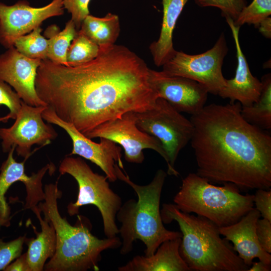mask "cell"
<instances>
[{
	"label": "cell",
	"instance_id": "obj_33",
	"mask_svg": "<svg viewBox=\"0 0 271 271\" xmlns=\"http://www.w3.org/2000/svg\"><path fill=\"white\" fill-rule=\"evenodd\" d=\"M256 234L262 249L271 253V221L259 218L256 224Z\"/></svg>",
	"mask_w": 271,
	"mask_h": 271
},
{
	"label": "cell",
	"instance_id": "obj_20",
	"mask_svg": "<svg viewBox=\"0 0 271 271\" xmlns=\"http://www.w3.org/2000/svg\"><path fill=\"white\" fill-rule=\"evenodd\" d=\"M188 0H162L163 16L159 39L149 49L155 64L162 66L175 54L173 33L178 19Z\"/></svg>",
	"mask_w": 271,
	"mask_h": 271
},
{
	"label": "cell",
	"instance_id": "obj_28",
	"mask_svg": "<svg viewBox=\"0 0 271 271\" xmlns=\"http://www.w3.org/2000/svg\"><path fill=\"white\" fill-rule=\"evenodd\" d=\"M201 7H213L218 8L224 17H229L234 21L247 6L246 0H195Z\"/></svg>",
	"mask_w": 271,
	"mask_h": 271
},
{
	"label": "cell",
	"instance_id": "obj_38",
	"mask_svg": "<svg viewBox=\"0 0 271 271\" xmlns=\"http://www.w3.org/2000/svg\"><path fill=\"white\" fill-rule=\"evenodd\" d=\"M10 118V117L8 114L5 116L0 117V122H7Z\"/></svg>",
	"mask_w": 271,
	"mask_h": 271
},
{
	"label": "cell",
	"instance_id": "obj_15",
	"mask_svg": "<svg viewBox=\"0 0 271 271\" xmlns=\"http://www.w3.org/2000/svg\"><path fill=\"white\" fill-rule=\"evenodd\" d=\"M16 147H12L8 158L2 164L0 171V218L10 220V208L6 201V193L14 183L21 181L25 185L26 190V202L24 208L31 209L37 206L45 199V192L42 188V179L47 171L52 174L55 170L53 164H47L37 173L28 176L25 171V162H17L14 158Z\"/></svg>",
	"mask_w": 271,
	"mask_h": 271
},
{
	"label": "cell",
	"instance_id": "obj_21",
	"mask_svg": "<svg viewBox=\"0 0 271 271\" xmlns=\"http://www.w3.org/2000/svg\"><path fill=\"white\" fill-rule=\"evenodd\" d=\"M38 219L41 231L38 232L32 225L36 234V238L26 239L28 249L26 252L27 259L31 271H42L46 261L55 254L56 248V235L51 222L46 218L43 219L41 211L38 205L32 209Z\"/></svg>",
	"mask_w": 271,
	"mask_h": 271
},
{
	"label": "cell",
	"instance_id": "obj_35",
	"mask_svg": "<svg viewBox=\"0 0 271 271\" xmlns=\"http://www.w3.org/2000/svg\"><path fill=\"white\" fill-rule=\"evenodd\" d=\"M258 28L259 32L265 37L270 39L271 37V18L268 17L259 23Z\"/></svg>",
	"mask_w": 271,
	"mask_h": 271
},
{
	"label": "cell",
	"instance_id": "obj_24",
	"mask_svg": "<svg viewBox=\"0 0 271 271\" xmlns=\"http://www.w3.org/2000/svg\"><path fill=\"white\" fill-rule=\"evenodd\" d=\"M78 31L71 20L61 31L56 26L49 27L45 32L49 38L47 59L57 64L67 65V50Z\"/></svg>",
	"mask_w": 271,
	"mask_h": 271
},
{
	"label": "cell",
	"instance_id": "obj_1",
	"mask_svg": "<svg viewBox=\"0 0 271 271\" xmlns=\"http://www.w3.org/2000/svg\"><path fill=\"white\" fill-rule=\"evenodd\" d=\"M149 70L136 53L114 44L99 48L95 58L78 65L42 60L35 87L60 118L84 134L127 112L153 108L158 97Z\"/></svg>",
	"mask_w": 271,
	"mask_h": 271
},
{
	"label": "cell",
	"instance_id": "obj_4",
	"mask_svg": "<svg viewBox=\"0 0 271 271\" xmlns=\"http://www.w3.org/2000/svg\"><path fill=\"white\" fill-rule=\"evenodd\" d=\"M114 167L117 179L130 186L138 196L137 200L125 201L116 214V218L121 223L118 229L122 239L120 253H129L133 242L139 239L146 246L145 255L150 256L163 242L182 237L181 232L164 226L161 215V196L167 173L158 170L149 184L139 185L131 181L116 163Z\"/></svg>",
	"mask_w": 271,
	"mask_h": 271
},
{
	"label": "cell",
	"instance_id": "obj_14",
	"mask_svg": "<svg viewBox=\"0 0 271 271\" xmlns=\"http://www.w3.org/2000/svg\"><path fill=\"white\" fill-rule=\"evenodd\" d=\"M149 79L158 98L165 99L180 112L194 115L205 106L208 92L195 80L151 69Z\"/></svg>",
	"mask_w": 271,
	"mask_h": 271
},
{
	"label": "cell",
	"instance_id": "obj_8",
	"mask_svg": "<svg viewBox=\"0 0 271 271\" xmlns=\"http://www.w3.org/2000/svg\"><path fill=\"white\" fill-rule=\"evenodd\" d=\"M133 114L139 128L161 143L169 160V175L177 177L179 173L174 167L175 162L180 151L190 141L194 131L190 119L160 97L153 108Z\"/></svg>",
	"mask_w": 271,
	"mask_h": 271
},
{
	"label": "cell",
	"instance_id": "obj_23",
	"mask_svg": "<svg viewBox=\"0 0 271 271\" xmlns=\"http://www.w3.org/2000/svg\"><path fill=\"white\" fill-rule=\"evenodd\" d=\"M262 88L258 99L249 106H241V114L249 123L268 130L271 128V75L261 78Z\"/></svg>",
	"mask_w": 271,
	"mask_h": 271
},
{
	"label": "cell",
	"instance_id": "obj_19",
	"mask_svg": "<svg viewBox=\"0 0 271 271\" xmlns=\"http://www.w3.org/2000/svg\"><path fill=\"white\" fill-rule=\"evenodd\" d=\"M181 237L163 242L151 255H137L119 271H191L181 257L179 247Z\"/></svg>",
	"mask_w": 271,
	"mask_h": 271
},
{
	"label": "cell",
	"instance_id": "obj_29",
	"mask_svg": "<svg viewBox=\"0 0 271 271\" xmlns=\"http://www.w3.org/2000/svg\"><path fill=\"white\" fill-rule=\"evenodd\" d=\"M26 239V235L6 242L0 239V270H4L12 261L22 254Z\"/></svg>",
	"mask_w": 271,
	"mask_h": 271
},
{
	"label": "cell",
	"instance_id": "obj_30",
	"mask_svg": "<svg viewBox=\"0 0 271 271\" xmlns=\"http://www.w3.org/2000/svg\"><path fill=\"white\" fill-rule=\"evenodd\" d=\"M22 100L16 91L6 82L0 79V105L6 106L10 110L8 114L15 119L22 105Z\"/></svg>",
	"mask_w": 271,
	"mask_h": 271
},
{
	"label": "cell",
	"instance_id": "obj_27",
	"mask_svg": "<svg viewBox=\"0 0 271 271\" xmlns=\"http://www.w3.org/2000/svg\"><path fill=\"white\" fill-rule=\"evenodd\" d=\"M270 15L271 0H253L249 6L243 8L233 22L239 27L247 24L258 28L260 22Z\"/></svg>",
	"mask_w": 271,
	"mask_h": 271
},
{
	"label": "cell",
	"instance_id": "obj_34",
	"mask_svg": "<svg viewBox=\"0 0 271 271\" xmlns=\"http://www.w3.org/2000/svg\"><path fill=\"white\" fill-rule=\"evenodd\" d=\"M5 271H31L27 259L26 252L16 258V261L9 264Z\"/></svg>",
	"mask_w": 271,
	"mask_h": 271
},
{
	"label": "cell",
	"instance_id": "obj_6",
	"mask_svg": "<svg viewBox=\"0 0 271 271\" xmlns=\"http://www.w3.org/2000/svg\"><path fill=\"white\" fill-rule=\"evenodd\" d=\"M173 201L182 212L204 217L219 227L236 223L254 207L253 195L240 193L231 183L215 186L193 173L182 180Z\"/></svg>",
	"mask_w": 271,
	"mask_h": 271
},
{
	"label": "cell",
	"instance_id": "obj_7",
	"mask_svg": "<svg viewBox=\"0 0 271 271\" xmlns=\"http://www.w3.org/2000/svg\"><path fill=\"white\" fill-rule=\"evenodd\" d=\"M59 171L61 175L68 174L72 176L78 186L76 201L67 206L69 215L78 214L83 206L94 205L101 214L106 237L116 236L119 228L116 223V216L122 204V200L110 188L107 177L94 172L80 157L71 156L62 160Z\"/></svg>",
	"mask_w": 271,
	"mask_h": 271
},
{
	"label": "cell",
	"instance_id": "obj_25",
	"mask_svg": "<svg viewBox=\"0 0 271 271\" xmlns=\"http://www.w3.org/2000/svg\"><path fill=\"white\" fill-rule=\"evenodd\" d=\"M99 52V46L78 30L67 50V65L76 66L90 61L97 56Z\"/></svg>",
	"mask_w": 271,
	"mask_h": 271
},
{
	"label": "cell",
	"instance_id": "obj_17",
	"mask_svg": "<svg viewBox=\"0 0 271 271\" xmlns=\"http://www.w3.org/2000/svg\"><path fill=\"white\" fill-rule=\"evenodd\" d=\"M260 213L253 208L236 223L219 227L221 235L232 243L234 250L243 262L250 267L254 258L271 264V255L260 246L256 234Z\"/></svg>",
	"mask_w": 271,
	"mask_h": 271
},
{
	"label": "cell",
	"instance_id": "obj_16",
	"mask_svg": "<svg viewBox=\"0 0 271 271\" xmlns=\"http://www.w3.org/2000/svg\"><path fill=\"white\" fill-rule=\"evenodd\" d=\"M41 61L25 56L15 47L0 55V79L12 86L23 101L33 106H47L38 96L35 87Z\"/></svg>",
	"mask_w": 271,
	"mask_h": 271
},
{
	"label": "cell",
	"instance_id": "obj_9",
	"mask_svg": "<svg viewBox=\"0 0 271 271\" xmlns=\"http://www.w3.org/2000/svg\"><path fill=\"white\" fill-rule=\"evenodd\" d=\"M228 50L225 35L222 33L213 47L203 53L190 55L176 51L162 66V71L169 75L195 80L208 93L218 95L226 84L222 67Z\"/></svg>",
	"mask_w": 271,
	"mask_h": 271
},
{
	"label": "cell",
	"instance_id": "obj_31",
	"mask_svg": "<svg viewBox=\"0 0 271 271\" xmlns=\"http://www.w3.org/2000/svg\"><path fill=\"white\" fill-rule=\"evenodd\" d=\"M91 0H63L64 9L71 14V20L77 30L80 29L85 18L89 15V3Z\"/></svg>",
	"mask_w": 271,
	"mask_h": 271
},
{
	"label": "cell",
	"instance_id": "obj_2",
	"mask_svg": "<svg viewBox=\"0 0 271 271\" xmlns=\"http://www.w3.org/2000/svg\"><path fill=\"white\" fill-rule=\"evenodd\" d=\"M239 102L212 103L192 115L198 175L240 190L271 187V136L246 121Z\"/></svg>",
	"mask_w": 271,
	"mask_h": 271
},
{
	"label": "cell",
	"instance_id": "obj_36",
	"mask_svg": "<svg viewBox=\"0 0 271 271\" xmlns=\"http://www.w3.org/2000/svg\"><path fill=\"white\" fill-rule=\"evenodd\" d=\"M270 264L259 260L258 261H253L248 271H270Z\"/></svg>",
	"mask_w": 271,
	"mask_h": 271
},
{
	"label": "cell",
	"instance_id": "obj_13",
	"mask_svg": "<svg viewBox=\"0 0 271 271\" xmlns=\"http://www.w3.org/2000/svg\"><path fill=\"white\" fill-rule=\"evenodd\" d=\"M63 0H53L40 8L30 6L26 0L12 6L0 3V44L6 48L14 47L19 37L40 27L45 20L64 14Z\"/></svg>",
	"mask_w": 271,
	"mask_h": 271
},
{
	"label": "cell",
	"instance_id": "obj_32",
	"mask_svg": "<svg viewBox=\"0 0 271 271\" xmlns=\"http://www.w3.org/2000/svg\"><path fill=\"white\" fill-rule=\"evenodd\" d=\"M253 202L260 216L271 221V189H256Z\"/></svg>",
	"mask_w": 271,
	"mask_h": 271
},
{
	"label": "cell",
	"instance_id": "obj_12",
	"mask_svg": "<svg viewBox=\"0 0 271 271\" xmlns=\"http://www.w3.org/2000/svg\"><path fill=\"white\" fill-rule=\"evenodd\" d=\"M42 116L48 123L60 126L68 133L72 142V150L69 156L76 155L91 161L102 170L109 181L117 180L115 163L118 162L120 169H123L120 147L104 138H100L99 143L93 142L72 124L60 118L48 106L43 111Z\"/></svg>",
	"mask_w": 271,
	"mask_h": 271
},
{
	"label": "cell",
	"instance_id": "obj_3",
	"mask_svg": "<svg viewBox=\"0 0 271 271\" xmlns=\"http://www.w3.org/2000/svg\"><path fill=\"white\" fill-rule=\"evenodd\" d=\"M44 190V202H40L38 206L44 218L52 223L56 235L55 254L44 269L47 271L99 270L98 262L101 252L120 247V238L116 236L100 239L93 235L91 224L84 216H78L76 224H70L59 212L57 200L62 193L58 189L57 182L46 184Z\"/></svg>",
	"mask_w": 271,
	"mask_h": 271
},
{
	"label": "cell",
	"instance_id": "obj_10",
	"mask_svg": "<svg viewBox=\"0 0 271 271\" xmlns=\"http://www.w3.org/2000/svg\"><path fill=\"white\" fill-rule=\"evenodd\" d=\"M88 138H104L121 146L126 161L141 164L145 159L143 150L149 149L157 152L165 160L170 174V166L167 155L160 142L155 137L139 128L133 112L105 122L84 134Z\"/></svg>",
	"mask_w": 271,
	"mask_h": 271
},
{
	"label": "cell",
	"instance_id": "obj_22",
	"mask_svg": "<svg viewBox=\"0 0 271 271\" xmlns=\"http://www.w3.org/2000/svg\"><path fill=\"white\" fill-rule=\"evenodd\" d=\"M120 30L118 16L108 13L102 18L89 14L82 22L79 30L99 48H107L115 44Z\"/></svg>",
	"mask_w": 271,
	"mask_h": 271
},
{
	"label": "cell",
	"instance_id": "obj_5",
	"mask_svg": "<svg viewBox=\"0 0 271 271\" xmlns=\"http://www.w3.org/2000/svg\"><path fill=\"white\" fill-rule=\"evenodd\" d=\"M163 223L175 221L182 233L180 254L191 271H248L232 244L221 237L219 227L207 219L182 212L173 204L162 205Z\"/></svg>",
	"mask_w": 271,
	"mask_h": 271
},
{
	"label": "cell",
	"instance_id": "obj_26",
	"mask_svg": "<svg viewBox=\"0 0 271 271\" xmlns=\"http://www.w3.org/2000/svg\"><path fill=\"white\" fill-rule=\"evenodd\" d=\"M42 29L38 27L29 34L16 39L14 47L21 54L31 59H47L48 41L41 34Z\"/></svg>",
	"mask_w": 271,
	"mask_h": 271
},
{
	"label": "cell",
	"instance_id": "obj_18",
	"mask_svg": "<svg viewBox=\"0 0 271 271\" xmlns=\"http://www.w3.org/2000/svg\"><path fill=\"white\" fill-rule=\"evenodd\" d=\"M232 32L236 50L237 66L234 77L226 79L224 87L218 95L223 98H228L230 102H239L241 106H249L256 101L260 95L262 83L254 77L249 69L246 58L243 53L239 41V27L233 24V20L225 18Z\"/></svg>",
	"mask_w": 271,
	"mask_h": 271
},
{
	"label": "cell",
	"instance_id": "obj_11",
	"mask_svg": "<svg viewBox=\"0 0 271 271\" xmlns=\"http://www.w3.org/2000/svg\"><path fill=\"white\" fill-rule=\"evenodd\" d=\"M47 106H33L22 101L21 108L14 124L8 128H0V139L5 153L12 146L19 156L28 158L34 145L46 146L58 136L53 126L45 123L42 116Z\"/></svg>",
	"mask_w": 271,
	"mask_h": 271
},
{
	"label": "cell",
	"instance_id": "obj_37",
	"mask_svg": "<svg viewBox=\"0 0 271 271\" xmlns=\"http://www.w3.org/2000/svg\"><path fill=\"white\" fill-rule=\"evenodd\" d=\"M10 220H4L0 218V228L2 226H8L10 225Z\"/></svg>",
	"mask_w": 271,
	"mask_h": 271
}]
</instances>
